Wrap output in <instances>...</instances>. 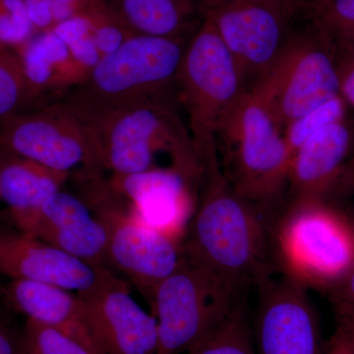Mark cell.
<instances>
[{"instance_id":"obj_23","label":"cell","mask_w":354,"mask_h":354,"mask_svg":"<svg viewBox=\"0 0 354 354\" xmlns=\"http://www.w3.org/2000/svg\"><path fill=\"white\" fill-rule=\"evenodd\" d=\"M187 354H257L244 299Z\"/></svg>"},{"instance_id":"obj_17","label":"cell","mask_w":354,"mask_h":354,"mask_svg":"<svg viewBox=\"0 0 354 354\" xmlns=\"http://www.w3.org/2000/svg\"><path fill=\"white\" fill-rule=\"evenodd\" d=\"M353 137L346 120L310 137L291 158L288 202L327 201L348 160Z\"/></svg>"},{"instance_id":"obj_21","label":"cell","mask_w":354,"mask_h":354,"mask_svg":"<svg viewBox=\"0 0 354 354\" xmlns=\"http://www.w3.org/2000/svg\"><path fill=\"white\" fill-rule=\"evenodd\" d=\"M41 97L28 80L17 53L0 43V125L30 111Z\"/></svg>"},{"instance_id":"obj_39","label":"cell","mask_w":354,"mask_h":354,"mask_svg":"<svg viewBox=\"0 0 354 354\" xmlns=\"http://www.w3.org/2000/svg\"><path fill=\"white\" fill-rule=\"evenodd\" d=\"M58 1L65 2V3H69L73 6V4L78 3V2H81L82 0H58Z\"/></svg>"},{"instance_id":"obj_9","label":"cell","mask_w":354,"mask_h":354,"mask_svg":"<svg viewBox=\"0 0 354 354\" xmlns=\"http://www.w3.org/2000/svg\"><path fill=\"white\" fill-rule=\"evenodd\" d=\"M97 179V190L84 201L106 228L109 268L127 277L152 305L158 286L183 261V244L137 218L109 184L102 185L100 176Z\"/></svg>"},{"instance_id":"obj_28","label":"cell","mask_w":354,"mask_h":354,"mask_svg":"<svg viewBox=\"0 0 354 354\" xmlns=\"http://www.w3.org/2000/svg\"><path fill=\"white\" fill-rule=\"evenodd\" d=\"M70 55L80 73L83 80L90 73L91 70L99 64L102 57L95 46L92 34L68 46Z\"/></svg>"},{"instance_id":"obj_31","label":"cell","mask_w":354,"mask_h":354,"mask_svg":"<svg viewBox=\"0 0 354 354\" xmlns=\"http://www.w3.org/2000/svg\"><path fill=\"white\" fill-rule=\"evenodd\" d=\"M92 23L88 18L75 15L57 23L51 31L68 46L92 34Z\"/></svg>"},{"instance_id":"obj_13","label":"cell","mask_w":354,"mask_h":354,"mask_svg":"<svg viewBox=\"0 0 354 354\" xmlns=\"http://www.w3.org/2000/svg\"><path fill=\"white\" fill-rule=\"evenodd\" d=\"M76 295L102 353L157 354L155 316L133 299L129 285L111 268L97 267L95 285Z\"/></svg>"},{"instance_id":"obj_18","label":"cell","mask_w":354,"mask_h":354,"mask_svg":"<svg viewBox=\"0 0 354 354\" xmlns=\"http://www.w3.org/2000/svg\"><path fill=\"white\" fill-rule=\"evenodd\" d=\"M1 300L14 312L57 328L88 348L104 354L86 323L80 299L70 290L41 281L11 279L1 288Z\"/></svg>"},{"instance_id":"obj_37","label":"cell","mask_w":354,"mask_h":354,"mask_svg":"<svg viewBox=\"0 0 354 354\" xmlns=\"http://www.w3.org/2000/svg\"><path fill=\"white\" fill-rule=\"evenodd\" d=\"M335 314H337L339 322L346 324L354 330V309L348 307L334 305Z\"/></svg>"},{"instance_id":"obj_3","label":"cell","mask_w":354,"mask_h":354,"mask_svg":"<svg viewBox=\"0 0 354 354\" xmlns=\"http://www.w3.org/2000/svg\"><path fill=\"white\" fill-rule=\"evenodd\" d=\"M271 251L279 274L330 295L351 268L353 220L327 201L288 203L272 221Z\"/></svg>"},{"instance_id":"obj_38","label":"cell","mask_w":354,"mask_h":354,"mask_svg":"<svg viewBox=\"0 0 354 354\" xmlns=\"http://www.w3.org/2000/svg\"><path fill=\"white\" fill-rule=\"evenodd\" d=\"M174 1H176L179 6L183 7L184 10L189 14L191 7H192L193 1H194V0H174ZM196 1L198 3L201 4L202 6H204V8L207 10L206 6H205L202 2H200L199 0H196Z\"/></svg>"},{"instance_id":"obj_20","label":"cell","mask_w":354,"mask_h":354,"mask_svg":"<svg viewBox=\"0 0 354 354\" xmlns=\"http://www.w3.org/2000/svg\"><path fill=\"white\" fill-rule=\"evenodd\" d=\"M16 48L26 76L39 95L50 88L73 87L83 80L68 46L53 31L32 36Z\"/></svg>"},{"instance_id":"obj_27","label":"cell","mask_w":354,"mask_h":354,"mask_svg":"<svg viewBox=\"0 0 354 354\" xmlns=\"http://www.w3.org/2000/svg\"><path fill=\"white\" fill-rule=\"evenodd\" d=\"M13 312L0 301V354H24L23 328L18 325Z\"/></svg>"},{"instance_id":"obj_25","label":"cell","mask_w":354,"mask_h":354,"mask_svg":"<svg viewBox=\"0 0 354 354\" xmlns=\"http://www.w3.org/2000/svg\"><path fill=\"white\" fill-rule=\"evenodd\" d=\"M24 354H100L64 332L27 319L23 327Z\"/></svg>"},{"instance_id":"obj_26","label":"cell","mask_w":354,"mask_h":354,"mask_svg":"<svg viewBox=\"0 0 354 354\" xmlns=\"http://www.w3.org/2000/svg\"><path fill=\"white\" fill-rule=\"evenodd\" d=\"M24 0H0V43L21 46L34 36Z\"/></svg>"},{"instance_id":"obj_30","label":"cell","mask_w":354,"mask_h":354,"mask_svg":"<svg viewBox=\"0 0 354 354\" xmlns=\"http://www.w3.org/2000/svg\"><path fill=\"white\" fill-rule=\"evenodd\" d=\"M92 37L102 57L111 55L130 38L121 28L115 25L92 26Z\"/></svg>"},{"instance_id":"obj_4","label":"cell","mask_w":354,"mask_h":354,"mask_svg":"<svg viewBox=\"0 0 354 354\" xmlns=\"http://www.w3.org/2000/svg\"><path fill=\"white\" fill-rule=\"evenodd\" d=\"M172 94L169 91L121 109L92 127L104 169L115 176L152 171L157 169L156 157L164 152L186 183H201L199 153Z\"/></svg>"},{"instance_id":"obj_32","label":"cell","mask_w":354,"mask_h":354,"mask_svg":"<svg viewBox=\"0 0 354 354\" xmlns=\"http://www.w3.org/2000/svg\"><path fill=\"white\" fill-rule=\"evenodd\" d=\"M326 354H354V330L337 321V330L327 342Z\"/></svg>"},{"instance_id":"obj_29","label":"cell","mask_w":354,"mask_h":354,"mask_svg":"<svg viewBox=\"0 0 354 354\" xmlns=\"http://www.w3.org/2000/svg\"><path fill=\"white\" fill-rule=\"evenodd\" d=\"M335 57L339 95L348 106L354 109V50H335Z\"/></svg>"},{"instance_id":"obj_19","label":"cell","mask_w":354,"mask_h":354,"mask_svg":"<svg viewBox=\"0 0 354 354\" xmlns=\"http://www.w3.org/2000/svg\"><path fill=\"white\" fill-rule=\"evenodd\" d=\"M69 176L0 149V200L8 207L14 227L62 190Z\"/></svg>"},{"instance_id":"obj_14","label":"cell","mask_w":354,"mask_h":354,"mask_svg":"<svg viewBox=\"0 0 354 354\" xmlns=\"http://www.w3.org/2000/svg\"><path fill=\"white\" fill-rule=\"evenodd\" d=\"M94 267H108V234L87 203L57 191L16 227Z\"/></svg>"},{"instance_id":"obj_8","label":"cell","mask_w":354,"mask_h":354,"mask_svg":"<svg viewBox=\"0 0 354 354\" xmlns=\"http://www.w3.org/2000/svg\"><path fill=\"white\" fill-rule=\"evenodd\" d=\"M244 295L184 256L153 297L157 354L187 353L236 307Z\"/></svg>"},{"instance_id":"obj_24","label":"cell","mask_w":354,"mask_h":354,"mask_svg":"<svg viewBox=\"0 0 354 354\" xmlns=\"http://www.w3.org/2000/svg\"><path fill=\"white\" fill-rule=\"evenodd\" d=\"M346 106L341 95L324 102L290 122L283 130V137L291 155L297 152L314 134L334 123L346 120Z\"/></svg>"},{"instance_id":"obj_16","label":"cell","mask_w":354,"mask_h":354,"mask_svg":"<svg viewBox=\"0 0 354 354\" xmlns=\"http://www.w3.org/2000/svg\"><path fill=\"white\" fill-rule=\"evenodd\" d=\"M0 274L76 292L95 285L97 267L77 259L16 227L0 223Z\"/></svg>"},{"instance_id":"obj_12","label":"cell","mask_w":354,"mask_h":354,"mask_svg":"<svg viewBox=\"0 0 354 354\" xmlns=\"http://www.w3.org/2000/svg\"><path fill=\"white\" fill-rule=\"evenodd\" d=\"M206 17L253 83L278 57L295 20L269 0H209Z\"/></svg>"},{"instance_id":"obj_6","label":"cell","mask_w":354,"mask_h":354,"mask_svg":"<svg viewBox=\"0 0 354 354\" xmlns=\"http://www.w3.org/2000/svg\"><path fill=\"white\" fill-rule=\"evenodd\" d=\"M176 86L200 160L218 153V132L248 88L239 64L207 17L185 46Z\"/></svg>"},{"instance_id":"obj_33","label":"cell","mask_w":354,"mask_h":354,"mask_svg":"<svg viewBox=\"0 0 354 354\" xmlns=\"http://www.w3.org/2000/svg\"><path fill=\"white\" fill-rule=\"evenodd\" d=\"M34 29H48L55 22L50 0H24Z\"/></svg>"},{"instance_id":"obj_36","label":"cell","mask_w":354,"mask_h":354,"mask_svg":"<svg viewBox=\"0 0 354 354\" xmlns=\"http://www.w3.org/2000/svg\"><path fill=\"white\" fill-rule=\"evenodd\" d=\"M269 1L281 7L286 12L295 19L298 16L304 14L309 0H269Z\"/></svg>"},{"instance_id":"obj_11","label":"cell","mask_w":354,"mask_h":354,"mask_svg":"<svg viewBox=\"0 0 354 354\" xmlns=\"http://www.w3.org/2000/svg\"><path fill=\"white\" fill-rule=\"evenodd\" d=\"M252 330L257 354H326L320 323L308 290L281 276L257 286Z\"/></svg>"},{"instance_id":"obj_35","label":"cell","mask_w":354,"mask_h":354,"mask_svg":"<svg viewBox=\"0 0 354 354\" xmlns=\"http://www.w3.org/2000/svg\"><path fill=\"white\" fill-rule=\"evenodd\" d=\"M50 2L53 20L57 24L75 16L74 15V6L71 4L58 1V0H50Z\"/></svg>"},{"instance_id":"obj_22","label":"cell","mask_w":354,"mask_h":354,"mask_svg":"<svg viewBox=\"0 0 354 354\" xmlns=\"http://www.w3.org/2000/svg\"><path fill=\"white\" fill-rule=\"evenodd\" d=\"M304 15L335 50H354V0H309Z\"/></svg>"},{"instance_id":"obj_40","label":"cell","mask_w":354,"mask_h":354,"mask_svg":"<svg viewBox=\"0 0 354 354\" xmlns=\"http://www.w3.org/2000/svg\"><path fill=\"white\" fill-rule=\"evenodd\" d=\"M0 301H1V288H0Z\"/></svg>"},{"instance_id":"obj_10","label":"cell","mask_w":354,"mask_h":354,"mask_svg":"<svg viewBox=\"0 0 354 354\" xmlns=\"http://www.w3.org/2000/svg\"><path fill=\"white\" fill-rule=\"evenodd\" d=\"M0 149L67 174L79 165L84 171L104 167L97 134L60 102L4 121Z\"/></svg>"},{"instance_id":"obj_15","label":"cell","mask_w":354,"mask_h":354,"mask_svg":"<svg viewBox=\"0 0 354 354\" xmlns=\"http://www.w3.org/2000/svg\"><path fill=\"white\" fill-rule=\"evenodd\" d=\"M111 189L128 201L133 215L149 227L183 244L192 213L189 184L171 169L115 176Z\"/></svg>"},{"instance_id":"obj_34","label":"cell","mask_w":354,"mask_h":354,"mask_svg":"<svg viewBox=\"0 0 354 354\" xmlns=\"http://www.w3.org/2000/svg\"><path fill=\"white\" fill-rule=\"evenodd\" d=\"M353 220L354 223V218ZM329 297L333 304L354 309V253L351 268H349L346 278L342 285L334 292L330 293Z\"/></svg>"},{"instance_id":"obj_2","label":"cell","mask_w":354,"mask_h":354,"mask_svg":"<svg viewBox=\"0 0 354 354\" xmlns=\"http://www.w3.org/2000/svg\"><path fill=\"white\" fill-rule=\"evenodd\" d=\"M185 46L180 39L136 35L106 55L62 102L91 127L109 114L171 91Z\"/></svg>"},{"instance_id":"obj_1","label":"cell","mask_w":354,"mask_h":354,"mask_svg":"<svg viewBox=\"0 0 354 354\" xmlns=\"http://www.w3.org/2000/svg\"><path fill=\"white\" fill-rule=\"evenodd\" d=\"M203 189L183 243L184 256L241 293L276 274L274 216L237 194L218 156L202 162Z\"/></svg>"},{"instance_id":"obj_7","label":"cell","mask_w":354,"mask_h":354,"mask_svg":"<svg viewBox=\"0 0 354 354\" xmlns=\"http://www.w3.org/2000/svg\"><path fill=\"white\" fill-rule=\"evenodd\" d=\"M283 133L285 128L339 95L334 46L309 23L291 32L271 66L248 88Z\"/></svg>"},{"instance_id":"obj_5","label":"cell","mask_w":354,"mask_h":354,"mask_svg":"<svg viewBox=\"0 0 354 354\" xmlns=\"http://www.w3.org/2000/svg\"><path fill=\"white\" fill-rule=\"evenodd\" d=\"M223 146V174L237 194L272 216L283 209L292 155L283 133L250 90L216 137Z\"/></svg>"}]
</instances>
